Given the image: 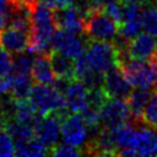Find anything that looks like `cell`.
Segmentation results:
<instances>
[{
  "instance_id": "5",
  "label": "cell",
  "mask_w": 157,
  "mask_h": 157,
  "mask_svg": "<svg viewBox=\"0 0 157 157\" xmlns=\"http://www.w3.org/2000/svg\"><path fill=\"white\" fill-rule=\"evenodd\" d=\"M85 56L91 67L104 75L119 67V49L113 42L92 40L87 44Z\"/></svg>"
},
{
  "instance_id": "17",
  "label": "cell",
  "mask_w": 157,
  "mask_h": 157,
  "mask_svg": "<svg viewBox=\"0 0 157 157\" xmlns=\"http://www.w3.org/2000/svg\"><path fill=\"white\" fill-rule=\"evenodd\" d=\"M50 153V148L47 147L38 137L33 136L27 140L15 142V155L22 157H40Z\"/></svg>"
},
{
  "instance_id": "14",
  "label": "cell",
  "mask_w": 157,
  "mask_h": 157,
  "mask_svg": "<svg viewBox=\"0 0 157 157\" xmlns=\"http://www.w3.org/2000/svg\"><path fill=\"white\" fill-rule=\"evenodd\" d=\"M55 23L60 29H66L75 33L85 32V16L76 5L54 10Z\"/></svg>"
},
{
  "instance_id": "34",
  "label": "cell",
  "mask_w": 157,
  "mask_h": 157,
  "mask_svg": "<svg viewBox=\"0 0 157 157\" xmlns=\"http://www.w3.org/2000/svg\"><path fill=\"white\" fill-rule=\"evenodd\" d=\"M81 1H82V0H81Z\"/></svg>"
},
{
  "instance_id": "24",
  "label": "cell",
  "mask_w": 157,
  "mask_h": 157,
  "mask_svg": "<svg viewBox=\"0 0 157 157\" xmlns=\"http://www.w3.org/2000/svg\"><path fill=\"white\" fill-rule=\"evenodd\" d=\"M15 155V140L1 126L0 129V157H10Z\"/></svg>"
},
{
  "instance_id": "29",
  "label": "cell",
  "mask_w": 157,
  "mask_h": 157,
  "mask_svg": "<svg viewBox=\"0 0 157 157\" xmlns=\"http://www.w3.org/2000/svg\"><path fill=\"white\" fill-rule=\"evenodd\" d=\"M44 1H45L52 9H54V10L75 5V0H44Z\"/></svg>"
},
{
  "instance_id": "27",
  "label": "cell",
  "mask_w": 157,
  "mask_h": 157,
  "mask_svg": "<svg viewBox=\"0 0 157 157\" xmlns=\"http://www.w3.org/2000/svg\"><path fill=\"white\" fill-rule=\"evenodd\" d=\"M13 74L10 72L2 77H0V94H10L13 87Z\"/></svg>"
},
{
  "instance_id": "4",
  "label": "cell",
  "mask_w": 157,
  "mask_h": 157,
  "mask_svg": "<svg viewBox=\"0 0 157 157\" xmlns=\"http://www.w3.org/2000/svg\"><path fill=\"white\" fill-rule=\"evenodd\" d=\"M91 40L114 42L119 34V23L102 10H92L85 16V32Z\"/></svg>"
},
{
  "instance_id": "15",
  "label": "cell",
  "mask_w": 157,
  "mask_h": 157,
  "mask_svg": "<svg viewBox=\"0 0 157 157\" xmlns=\"http://www.w3.org/2000/svg\"><path fill=\"white\" fill-rule=\"evenodd\" d=\"M88 93H90V88L82 81L77 78L72 80L64 93L67 110L70 113L82 114L90 107Z\"/></svg>"
},
{
  "instance_id": "18",
  "label": "cell",
  "mask_w": 157,
  "mask_h": 157,
  "mask_svg": "<svg viewBox=\"0 0 157 157\" xmlns=\"http://www.w3.org/2000/svg\"><path fill=\"white\" fill-rule=\"evenodd\" d=\"M52 64L56 78H66V80H75V60L55 52L50 54Z\"/></svg>"
},
{
  "instance_id": "30",
  "label": "cell",
  "mask_w": 157,
  "mask_h": 157,
  "mask_svg": "<svg viewBox=\"0 0 157 157\" xmlns=\"http://www.w3.org/2000/svg\"><path fill=\"white\" fill-rule=\"evenodd\" d=\"M123 1H137L140 4H147L148 2V0H123Z\"/></svg>"
},
{
  "instance_id": "26",
  "label": "cell",
  "mask_w": 157,
  "mask_h": 157,
  "mask_svg": "<svg viewBox=\"0 0 157 157\" xmlns=\"http://www.w3.org/2000/svg\"><path fill=\"white\" fill-rule=\"evenodd\" d=\"M12 64H13V58L10 55V53L4 49L0 45V77L12 72Z\"/></svg>"
},
{
  "instance_id": "13",
  "label": "cell",
  "mask_w": 157,
  "mask_h": 157,
  "mask_svg": "<svg viewBox=\"0 0 157 157\" xmlns=\"http://www.w3.org/2000/svg\"><path fill=\"white\" fill-rule=\"evenodd\" d=\"M131 85L125 77L120 67H115L104 75L102 88L108 98H121L126 99L131 93Z\"/></svg>"
},
{
  "instance_id": "2",
  "label": "cell",
  "mask_w": 157,
  "mask_h": 157,
  "mask_svg": "<svg viewBox=\"0 0 157 157\" xmlns=\"http://www.w3.org/2000/svg\"><path fill=\"white\" fill-rule=\"evenodd\" d=\"M27 101L40 115L56 114L60 119H63L70 113L66 107L65 94L50 85H34Z\"/></svg>"
},
{
  "instance_id": "23",
  "label": "cell",
  "mask_w": 157,
  "mask_h": 157,
  "mask_svg": "<svg viewBox=\"0 0 157 157\" xmlns=\"http://www.w3.org/2000/svg\"><path fill=\"white\" fill-rule=\"evenodd\" d=\"M141 121L157 129V91L150 96V99L144 109Z\"/></svg>"
},
{
  "instance_id": "31",
  "label": "cell",
  "mask_w": 157,
  "mask_h": 157,
  "mask_svg": "<svg viewBox=\"0 0 157 157\" xmlns=\"http://www.w3.org/2000/svg\"><path fill=\"white\" fill-rule=\"evenodd\" d=\"M153 63H155V64H156V67H157V58H156V60H155V61H153Z\"/></svg>"
},
{
  "instance_id": "20",
  "label": "cell",
  "mask_w": 157,
  "mask_h": 157,
  "mask_svg": "<svg viewBox=\"0 0 157 157\" xmlns=\"http://www.w3.org/2000/svg\"><path fill=\"white\" fill-rule=\"evenodd\" d=\"M13 74V72H12ZM13 87L11 96L16 101H26L32 90V75L31 74H13Z\"/></svg>"
},
{
  "instance_id": "7",
  "label": "cell",
  "mask_w": 157,
  "mask_h": 157,
  "mask_svg": "<svg viewBox=\"0 0 157 157\" xmlns=\"http://www.w3.org/2000/svg\"><path fill=\"white\" fill-rule=\"evenodd\" d=\"M99 120L103 128L114 129L132 120L128 102L121 98H108L99 109Z\"/></svg>"
},
{
  "instance_id": "1",
  "label": "cell",
  "mask_w": 157,
  "mask_h": 157,
  "mask_svg": "<svg viewBox=\"0 0 157 157\" xmlns=\"http://www.w3.org/2000/svg\"><path fill=\"white\" fill-rule=\"evenodd\" d=\"M32 28H31V53H50L53 37L56 31L54 9L44 0H36L32 4Z\"/></svg>"
},
{
  "instance_id": "12",
  "label": "cell",
  "mask_w": 157,
  "mask_h": 157,
  "mask_svg": "<svg viewBox=\"0 0 157 157\" xmlns=\"http://www.w3.org/2000/svg\"><path fill=\"white\" fill-rule=\"evenodd\" d=\"M0 45L10 54L27 52L31 45V32L15 26H6L0 32Z\"/></svg>"
},
{
  "instance_id": "16",
  "label": "cell",
  "mask_w": 157,
  "mask_h": 157,
  "mask_svg": "<svg viewBox=\"0 0 157 157\" xmlns=\"http://www.w3.org/2000/svg\"><path fill=\"white\" fill-rule=\"evenodd\" d=\"M31 75L36 83L53 85L55 82L56 75L53 69L50 53H43L37 55V58L33 61Z\"/></svg>"
},
{
  "instance_id": "6",
  "label": "cell",
  "mask_w": 157,
  "mask_h": 157,
  "mask_svg": "<svg viewBox=\"0 0 157 157\" xmlns=\"http://www.w3.org/2000/svg\"><path fill=\"white\" fill-rule=\"evenodd\" d=\"M61 137L64 142L85 148L90 141V128L80 113H71L61 119Z\"/></svg>"
},
{
  "instance_id": "25",
  "label": "cell",
  "mask_w": 157,
  "mask_h": 157,
  "mask_svg": "<svg viewBox=\"0 0 157 157\" xmlns=\"http://www.w3.org/2000/svg\"><path fill=\"white\" fill-rule=\"evenodd\" d=\"M83 153V151H81V148L75 147L70 144H58L56 146H54L50 151V155L56 156V157H71V156H78Z\"/></svg>"
},
{
  "instance_id": "8",
  "label": "cell",
  "mask_w": 157,
  "mask_h": 157,
  "mask_svg": "<svg viewBox=\"0 0 157 157\" xmlns=\"http://www.w3.org/2000/svg\"><path fill=\"white\" fill-rule=\"evenodd\" d=\"M52 48L55 52H59V53L76 60L77 58H80L81 55L85 54L87 44L80 37V33L58 28V31H55L54 37H53Z\"/></svg>"
},
{
  "instance_id": "19",
  "label": "cell",
  "mask_w": 157,
  "mask_h": 157,
  "mask_svg": "<svg viewBox=\"0 0 157 157\" xmlns=\"http://www.w3.org/2000/svg\"><path fill=\"white\" fill-rule=\"evenodd\" d=\"M150 96H151V93L148 90L135 88L134 91H131V93L126 98V102H128V105L130 108L132 120L141 121V117H142L144 109H145V107L150 99Z\"/></svg>"
},
{
  "instance_id": "32",
  "label": "cell",
  "mask_w": 157,
  "mask_h": 157,
  "mask_svg": "<svg viewBox=\"0 0 157 157\" xmlns=\"http://www.w3.org/2000/svg\"><path fill=\"white\" fill-rule=\"evenodd\" d=\"M28 1H31V2H33V1H36V0H28Z\"/></svg>"
},
{
  "instance_id": "11",
  "label": "cell",
  "mask_w": 157,
  "mask_h": 157,
  "mask_svg": "<svg viewBox=\"0 0 157 157\" xmlns=\"http://www.w3.org/2000/svg\"><path fill=\"white\" fill-rule=\"evenodd\" d=\"M125 53L131 59L155 61L157 58V39L148 33H140L128 43Z\"/></svg>"
},
{
  "instance_id": "28",
  "label": "cell",
  "mask_w": 157,
  "mask_h": 157,
  "mask_svg": "<svg viewBox=\"0 0 157 157\" xmlns=\"http://www.w3.org/2000/svg\"><path fill=\"white\" fill-rule=\"evenodd\" d=\"M9 0H0V32L7 26L9 17Z\"/></svg>"
},
{
  "instance_id": "21",
  "label": "cell",
  "mask_w": 157,
  "mask_h": 157,
  "mask_svg": "<svg viewBox=\"0 0 157 157\" xmlns=\"http://www.w3.org/2000/svg\"><path fill=\"white\" fill-rule=\"evenodd\" d=\"M141 26L145 33L157 37V2H147L142 9L141 16Z\"/></svg>"
},
{
  "instance_id": "9",
  "label": "cell",
  "mask_w": 157,
  "mask_h": 157,
  "mask_svg": "<svg viewBox=\"0 0 157 157\" xmlns=\"http://www.w3.org/2000/svg\"><path fill=\"white\" fill-rule=\"evenodd\" d=\"M129 156H157V129L139 121Z\"/></svg>"
},
{
  "instance_id": "10",
  "label": "cell",
  "mask_w": 157,
  "mask_h": 157,
  "mask_svg": "<svg viewBox=\"0 0 157 157\" xmlns=\"http://www.w3.org/2000/svg\"><path fill=\"white\" fill-rule=\"evenodd\" d=\"M34 136L52 151L61 137V119L56 114L40 115L34 126Z\"/></svg>"
},
{
  "instance_id": "22",
  "label": "cell",
  "mask_w": 157,
  "mask_h": 157,
  "mask_svg": "<svg viewBox=\"0 0 157 157\" xmlns=\"http://www.w3.org/2000/svg\"><path fill=\"white\" fill-rule=\"evenodd\" d=\"M29 53L23 52V53L15 54L13 64H12V72L13 74H31L34 59L31 56Z\"/></svg>"
},
{
  "instance_id": "3",
  "label": "cell",
  "mask_w": 157,
  "mask_h": 157,
  "mask_svg": "<svg viewBox=\"0 0 157 157\" xmlns=\"http://www.w3.org/2000/svg\"><path fill=\"white\" fill-rule=\"evenodd\" d=\"M119 67L135 88L150 90L157 82V67L153 61L131 59L125 50H119Z\"/></svg>"
},
{
  "instance_id": "33",
  "label": "cell",
  "mask_w": 157,
  "mask_h": 157,
  "mask_svg": "<svg viewBox=\"0 0 157 157\" xmlns=\"http://www.w3.org/2000/svg\"><path fill=\"white\" fill-rule=\"evenodd\" d=\"M9 1H11V0H9Z\"/></svg>"
}]
</instances>
